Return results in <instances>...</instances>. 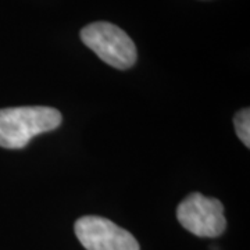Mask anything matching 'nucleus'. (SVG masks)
<instances>
[{"mask_svg":"<svg viewBox=\"0 0 250 250\" xmlns=\"http://www.w3.org/2000/svg\"><path fill=\"white\" fill-rule=\"evenodd\" d=\"M179 224L200 238H215L225 231L227 220L221 202L202 193H190L177 208Z\"/></svg>","mask_w":250,"mask_h":250,"instance_id":"3","label":"nucleus"},{"mask_svg":"<svg viewBox=\"0 0 250 250\" xmlns=\"http://www.w3.org/2000/svg\"><path fill=\"white\" fill-rule=\"evenodd\" d=\"M62 124L59 110L46 106H25L0 110V147L22 149L39 134Z\"/></svg>","mask_w":250,"mask_h":250,"instance_id":"1","label":"nucleus"},{"mask_svg":"<svg viewBox=\"0 0 250 250\" xmlns=\"http://www.w3.org/2000/svg\"><path fill=\"white\" fill-rule=\"evenodd\" d=\"M75 235L86 250H139L132 233L98 215H85L75 223Z\"/></svg>","mask_w":250,"mask_h":250,"instance_id":"4","label":"nucleus"},{"mask_svg":"<svg viewBox=\"0 0 250 250\" xmlns=\"http://www.w3.org/2000/svg\"><path fill=\"white\" fill-rule=\"evenodd\" d=\"M233 124L236 134L239 136L242 142L245 143L246 147H249L250 145V110L249 108H243L241 110L235 118H233Z\"/></svg>","mask_w":250,"mask_h":250,"instance_id":"5","label":"nucleus"},{"mask_svg":"<svg viewBox=\"0 0 250 250\" xmlns=\"http://www.w3.org/2000/svg\"><path fill=\"white\" fill-rule=\"evenodd\" d=\"M81 39L100 60L117 70H126L136 62L138 53L134 41L111 22H92L81 31Z\"/></svg>","mask_w":250,"mask_h":250,"instance_id":"2","label":"nucleus"}]
</instances>
